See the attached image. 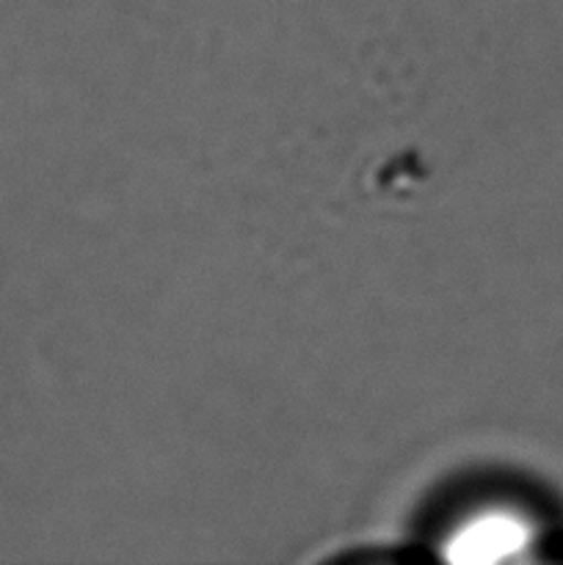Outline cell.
<instances>
[{"label":"cell","instance_id":"cell-1","mask_svg":"<svg viewBox=\"0 0 563 565\" xmlns=\"http://www.w3.org/2000/svg\"><path fill=\"white\" fill-rule=\"evenodd\" d=\"M528 541V530L519 519L486 516L464 527L447 550V561L456 563H506L519 557Z\"/></svg>","mask_w":563,"mask_h":565}]
</instances>
